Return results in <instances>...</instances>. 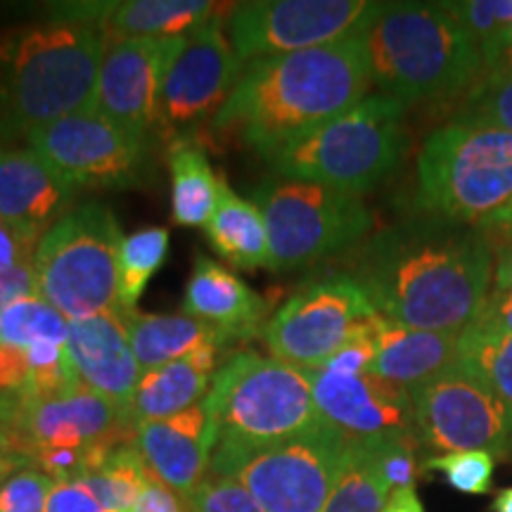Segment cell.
<instances>
[{
  "mask_svg": "<svg viewBox=\"0 0 512 512\" xmlns=\"http://www.w3.org/2000/svg\"><path fill=\"white\" fill-rule=\"evenodd\" d=\"M494 264L482 233L437 219L377 235L354 278L387 320L463 335L489 299Z\"/></svg>",
  "mask_w": 512,
  "mask_h": 512,
  "instance_id": "6da1fadb",
  "label": "cell"
},
{
  "mask_svg": "<svg viewBox=\"0 0 512 512\" xmlns=\"http://www.w3.org/2000/svg\"><path fill=\"white\" fill-rule=\"evenodd\" d=\"M370 86L366 38L358 31L330 46L245 64L214 126L266 157L349 112Z\"/></svg>",
  "mask_w": 512,
  "mask_h": 512,
  "instance_id": "7a4b0ae2",
  "label": "cell"
},
{
  "mask_svg": "<svg viewBox=\"0 0 512 512\" xmlns=\"http://www.w3.org/2000/svg\"><path fill=\"white\" fill-rule=\"evenodd\" d=\"M107 36L88 19L0 31V143L86 112Z\"/></svg>",
  "mask_w": 512,
  "mask_h": 512,
  "instance_id": "3957f363",
  "label": "cell"
},
{
  "mask_svg": "<svg viewBox=\"0 0 512 512\" xmlns=\"http://www.w3.org/2000/svg\"><path fill=\"white\" fill-rule=\"evenodd\" d=\"M216 422L209 475L233 477L264 448L323 425L309 370L273 356L240 351L219 368L207 394Z\"/></svg>",
  "mask_w": 512,
  "mask_h": 512,
  "instance_id": "277c9868",
  "label": "cell"
},
{
  "mask_svg": "<svg viewBox=\"0 0 512 512\" xmlns=\"http://www.w3.org/2000/svg\"><path fill=\"white\" fill-rule=\"evenodd\" d=\"M363 38L373 83L403 105L456 98L482 79V53L444 3H384Z\"/></svg>",
  "mask_w": 512,
  "mask_h": 512,
  "instance_id": "5b68a950",
  "label": "cell"
},
{
  "mask_svg": "<svg viewBox=\"0 0 512 512\" xmlns=\"http://www.w3.org/2000/svg\"><path fill=\"white\" fill-rule=\"evenodd\" d=\"M406 105L384 93L368 95L306 136L264 157L278 178L323 183L347 192H366L401 162Z\"/></svg>",
  "mask_w": 512,
  "mask_h": 512,
  "instance_id": "8992f818",
  "label": "cell"
},
{
  "mask_svg": "<svg viewBox=\"0 0 512 512\" xmlns=\"http://www.w3.org/2000/svg\"><path fill=\"white\" fill-rule=\"evenodd\" d=\"M512 197V133L463 121L437 128L418 157V204L439 221L484 226Z\"/></svg>",
  "mask_w": 512,
  "mask_h": 512,
  "instance_id": "52a82bcc",
  "label": "cell"
},
{
  "mask_svg": "<svg viewBox=\"0 0 512 512\" xmlns=\"http://www.w3.org/2000/svg\"><path fill=\"white\" fill-rule=\"evenodd\" d=\"M117 216L102 202L69 209L34 252L38 294L67 320L119 309Z\"/></svg>",
  "mask_w": 512,
  "mask_h": 512,
  "instance_id": "ba28073f",
  "label": "cell"
},
{
  "mask_svg": "<svg viewBox=\"0 0 512 512\" xmlns=\"http://www.w3.org/2000/svg\"><path fill=\"white\" fill-rule=\"evenodd\" d=\"M254 200L266 219L273 271L325 259L354 245L373 223L361 195L323 183L275 176Z\"/></svg>",
  "mask_w": 512,
  "mask_h": 512,
  "instance_id": "9c48e42d",
  "label": "cell"
},
{
  "mask_svg": "<svg viewBox=\"0 0 512 512\" xmlns=\"http://www.w3.org/2000/svg\"><path fill=\"white\" fill-rule=\"evenodd\" d=\"M377 316L354 275L332 273L294 292L268 318L261 337L273 358L313 370L363 335Z\"/></svg>",
  "mask_w": 512,
  "mask_h": 512,
  "instance_id": "30bf717a",
  "label": "cell"
},
{
  "mask_svg": "<svg viewBox=\"0 0 512 512\" xmlns=\"http://www.w3.org/2000/svg\"><path fill=\"white\" fill-rule=\"evenodd\" d=\"M384 3L370 0H254L226 15V34L242 64L330 46L358 34Z\"/></svg>",
  "mask_w": 512,
  "mask_h": 512,
  "instance_id": "8fae6325",
  "label": "cell"
},
{
  "mask_svg": "<svg viewBox=\"0 0 512 512\" xmlns=\"http://www.w3.org/2000/svg\"><path fill=\"white\" fill-rule=\"evenodd\" d=\"M411 396L420 446L439 453L489 451L512 460V408L460 363Z\"/></svg>",
  "mask_w": 512,
  "mask_h": 512,
  "instance_id": "7c38bea8",
  "label": "cell"
},
{
  "mask_svg": "<svg viewBox=\"0 0 512 512\" xmlns=\"http://www.w3.org/2000/svg\"><path fill=\"white\" fill-rule=\"evenodd\" d=\"M349 439L323 422L311 432L264 448L238 467L261 512H323L342 470Z\"/></svg>",
  "mask_w": 512,
  "mask_h": 512,
  "instance_id": "4fadbf2b",
  "label": "cell"
},
{
  "mask_svg": "<svg viewBox=\"0 0 512 512\" xmlns=\"http://www.w3.org/2000/svg\"><path fill=\"white\" fill-rule=\"evenodd\" d=\"M226 15L174 36L159 88L157 124L169 131L200 124L219 114L238 83L242 64L226 34Z\"/></svg>",
  "mask_w": 512,
  "mask_h": 512,
  "instance_id": "5bb4252c",
  "label": "cell"
},
{
  "mask_svg": "<svg viewBox=\"0 0 512 512\" xmlns=\"http://www.w3.org/2000/svg\"><path fill=\"white\" fill-rule=\"evenodd\" d=\"M24 140L76 190L126 188L145 164L143 138L88 110L36 128Z\"/></svg>",
  "mask_w": 512,
  "mask_h": 512,
  "instance_id": "9a60e30c",
  "label": "cell"
},
{
  "mask_svg": "<svg viewBox=\"0 0 512 512\" xmlns=\"http://www.w3.org/2000/svg\"><path fill=\"white\" fill-rule=\"evenodd\" d=\"M320 418L349 441L415 437L413 396L406 389L368 373L309 370ZM418 439V437H415Z\"/></svg>",
  "mask_w": 512,
  "mask_h": 512,
  "instance_id": "2e32d148",
  "label": "cell"
},
{
  "mask_svg": "<svg viewBox=\"0 0 512 512\" xmlns=\"http://www.w3.org/2000/svg\"><path fill=\"white\" fill-rule=\"evenodd\" d=\"M174 38H121L102 57L88 112L112 121L133 136L157 126L159 88Z\"/></svg>",
  "mask_w": 512,
  "mask_h": 512,
  "instance_id": "e0dca14e",
  "label": "cell"
},
{
  "mask_svg": "<svg viewBox=\"0 0 512 512\" xmlns=\"http://www.w3.org/2000/svg\"><path fill=\"white\" fill-rule=\"evenodd\" d=\"M17 453L31 458L50 448H86L110 437H136V427L112 401L88 387L72 389L50 399H31L10 425Z\"/></svg>",
  "mask_w": 512,
  "mask_h": 512,
  "instance_id": "ac0fdd59",
  "label": "cell"
},
{
  "mask_svg": "<svg viewBox=\"0 0 512 512\" xmlns=\"http://www.w3.org/2000/svg\"><path fill=\"white\" fill-rule=\"evenodd\" d=\"M133 446L152 477L188 498L209 475L216 446V422L207 401L171 418L136 427Z\"/></svg>",
  "mask_w": 512,
  "mask_h": 512,
  "instance_id": "d6986e66",
  "label": "cell"
},
{
  "mask_svg": "<svg viewBox=\"0 0 512 512\" xmlns=\"http://www.w3.org/2000/svg\"><path fill=\"white\" fill-rule=\"evenodd\" d=\"M74 192L31 147L0 143V221L29 247L67 214Z\"/></svg>",
  "mask_w": 512,
  "mask_h": 512,
  "instance_id": "ffe728a7",
  "label": "cell"
},
{
  "mask_svg": "<svg viewBox=\"0 0 512 512\" xmlns=\"http://www.w3.org/2000/svg\"><path fill=\"white\" fill-rule=\"evenodd\" d=\"M67 356L83 387L126 413L143 368L133 354L124 311L69 320Z\"/></svg>",
  "mask_w": 512,
  "mask_h": 512,
  "instance_id": "44dd1931",
  "label": "cell"
},
{
  "mask_svg": "<svg viewBox=\"0 0 512 512\" xmlns=\"http://www.w3.org/2000/svg\"><path fill=\"white\" fill-rule=\"evenodd\" d=\"M183 309L188 316L226 332L230 342L264 335L268 323L264 299L240 275L207 256L195 261L185 285Z\"/></svg>",
  "mask_w": 512,
  "mask_h": 512,
  "instance_id": "7402d4cb",
  "label": "cell"
},
{
  "mask_svg": "<svg viewBox=\"0 0 512 512\" xmlns=\"http://www.w3.org/2000/svg\"><path fill=\"white\" fill-rule=\"evenodd\" d=\"M456 332L413 330L384 316L375 325V358L370 373L415 392L458 363Z\"/></svg>",
  "mask_w": 512,
  "mask_h": 512,
  "instance_id": "603a6c76",
  "label": "cell"
},
{
  "mask_svg": "<svg viewBox=\"0 0 512 512\" xmlns=\"http://www.w3.org/2000/svg\"><path fill=\"white\" fill-rule=\"evenodd\" d=\"M216 356H219V349L207 347L181 361L145 370L126 408V420L138 427L143 422L171 418L202 403L219 373Z\"/></svg>",
  "mask_w": 512,
  "mask_h": 512,
  "instance_id": "cb8c5ba5",
  "label": "cell"
},
{
  "mask_svg": "<svg viewBox=\"0 0 512 512\" xmlns=\"http://www.w3.org/2000/svg\"><path fill=\"white\" fill-rule=\"evenodd\" d=\"M128 339H131L133 354H136L140 368L152 370L166 363L181 361V358L195 354L207 347H223L230 339L226 332L192 318L188 313H124Z\"/></svg>",
  "mask_w": 512,
  "mask_h": 512,
  "instance_id": "d4e9b609",
  "label": "cell"
},
{
  "mask_svg": "<svg viewBox=\"0 0 512 512\" xmlns=\"http://www.w3.org/2000/svg\"><path fill=\"white\" fill-rule=\"evenodd\" d=\"M230 5L207 0H128L110 3L100 10L102 34L121 38H174L185 36L211 17H219Z\"/></svg>",
  "mask_w": 512,
  "mask_h": 512,
  "instance_id": "484cf974",
  "label": "cell"
},
{
  "mask_svg": "<svg viewBox=\"0 0 512 512\" xmlns=\"http://www.w3.org/2000/svg\"><path fill=\"white\" fill-rule=\"evenodd\" d=\"M211 247L235 268H271L266 219L256 202L235 195L228 183H221V200L207 223Z\"/></svg>",
  "mask_w": 512,
  "mask_h": 512,
  "instance_id": "4316f807",
  "label": "cell"
},
{
  "mask_svg": "<svg viewBox=\"0 0 512 512\" xmlns=\"http://www.w3.org/2000/svg\"><path fill=\"white\" fill-rule=\"evenodd\" d=\"M171 214L174 223L188 228H207L221 200V178L211 169L200 145L176 140L169 150Z\"/></svg>",
  "mask_w": 512,
  "mask_h": 512,
  "instance_id": "83f0119b",
  "label": "cell"
},
{
  "mask_svg": "<svg viewBox=\"0 0 512 512\" xmlns=\"http://www.w3.org/2000/svg\"><path fill=\"white\" fill-rule=\"evenodd\" d=\"M392 486L382 475L375 441H349L323 512H382Z\"/></svg>",
  "mask_w": 512,
  "mask_h": 512,
  "instance_id": "f1b7e54d",
  "label": "cell"
},
{
  "mask_svg": "<svg viewBox=\"0 0 512 512\" xmlns=\"http://www.w3.org/2000/svg\"><path fill=\"white\" fill-rule=\"evenodd\" d=\"M147 479L150 472L131 441L112 448L98 465L83 472L74 482L86 486L107 512H133L143 496Z\"/></svg>",
  "mask_w": 512,
  "mask_h": 512,
  "instance_id": "f546056e",
  "label": "cell"
},
{
  "mask_svg": "<svg viewBox=\"0 0 512 512\" xmlns=\"http://www.w3.org/2000/svg\"><path fill=\"white\" fill-rule=\"evenodd\" d=\"M169 240V230L162 226L140 228L124 235L119 249V309L124 313L136 311L152 275L166 261Z\"/></svg>",
  "mask_w": 512,
  "mask_h": 512,
  "instance_id": "4dcf8cb0",
  "label": "cell"
},
{
  "mask_svg": "<svg viewBox=\"0 0 512 512\" xmlns=\"http://www.w3.org/2000/svg\"><path fill=\"white\" fill-rule=\"evenodd\" d=\"M458 363L482 377L512 408V332L467 328L460 335Z\"/></svg>",
  "mask_w": 512,
  "mask_h": 512,
  "instance_id": "1f68e13d",
  "label": "cell"
},
{
  "mask_svg": "<svg viewBox=\"0 0 512 512\" xmlns=\"http://www.w3.org/2000/svg\"><path fill=\"white\" fill-rule=\"evenodd\" d=\"M67 328L69 320L41 294H34V297H24L10 304L0 313V344L27 351L31 344L43 342V339L67 342Z\"/></svg>",
  "mask_w": 512,
  "mask_h": 512,
  "instance_id": "d6a6232c",
  "label": "cell"
},
{
  "mask_svg": "<svg viewBox=\"0 0 512 512\" xmlns=\"http://www.w3.org/2000/svg\"><path fill=\"white\" fill-rule=\"evenodd\" d=\"M444 5L477 43L482 62L496 53L512 29V0H458Z\"/></svg>",
  "mask_w": 512,
  "mask_h": 512,
  "instance_id": "836d02e7",
  "label": "cell"
},
{
  "mask_svg": "<svg viewBox=\"0 0 512 512\" xmlns=\"http://www.w3.org/2000/svg\"><path fill=\"white\" fill-rule=\"evenodd\" d=\"M453 121L512 133V74H484L465 93Z\"/></svg>",
  "mask_w": 512,
  "mask_h": 512,
  "instance_id": "e575fe53",
  "label": "cell"
},
{
  "mask_svg": "<svg viewBox=\"0 0 512 512\" xmlns=\"http://www.w3.org/2000/svg\"><path fill=\"white\" fill-rule=\"evenodd\" d=\"M496 456L489 451H456L425 458L420 470L439 472L451 489L467 496H486L494 489Z\"/></svg>",
  "mask_w": 512,
  "mask_h": 512,
  "instance_id": "d590c367",
  "label": "cell"
},
{
  "mask_svg": "<svg viewBox=\"0 0 512 512\" xmlns=\"http://www.w3.org/2000/svg\"><path fill=\"white\" fill-rule=\"evenodd\" d=\"M188 512H261L252 494L233 477L207 475L185 498Z\"/></svg>",
  "mask_w": 512,
  "mask_h": 512,
  "instance_id": "8d00e7d4",
  "label": "cell"
},
{
  "mask_svg": "<svg viewBox=\"0 0 512 512\" xmlns=\"http://www.w3.org/2000/svg\"><path fill=\"white\" fill-rule=\"evenodd\" d=\"M53 479L36 467H24L0 486V512H46Z\"/></svg>",
  "mask_w": 512,
  "mask_h": 512,
  "instance_id": "74e56055",
  "label": "cell"
},
{
  "mask_svg": "<svg viewBox=\"0 0 512 512\" xmlns=\"http://www.w3.org/2000/svg\"><path fill=\"white\" fill-rule=\"evenodd\" d=\"M46 512H107L79 482H55Z\"/></svg>",
  "mask_w": 512,
  "mask_h": 512,
  "instance_id": "f35d334b",
  "label": "cell"
},
{
  "mask_svg": "<svg viewBox=\"0 0 512 512\" xmlns=\"http://www.w3.org/2000/svg\"><path fill=\"white\" fill-rule=\"evenodd\" d=\"M38 294L34 259L24 261L12 268V271L0 273V313L8 309L10 304L19 302L24 297H34Z\"/></svg>",
  "mask_w": 512,
  "mask_h": 512,
  "instance_id": "ab89813d",
  "label": "cell"
},
{
  "mask_svg": "<svg viewBox=\"0 0 512 512\" xmlns=\"http://www.w3.org/2000/svg\"><path fill=\"white\" fill-rule=\"evenodd\" d=\"M470 328L489 332H512V294L494 290Z\"/></svg>",
  "mask_w": 512,
  "mask_h": 512,
  "instance_id": "60d3db41",
  "label": "cell"
},
{
  "mask_svg": "<svg viewBox=\"0 0 512 512\" xmlns=\"http://www.w3.org/2000/svg\"><path fill=\"white\" fill-rule=\"evenodd\" d=\"M133 512H188V510H185V503H181V496H178L176 491H171L169 486L157 482V479L150 475L143 489V496H140V501Z\"/></svg>",
  "mask_w": 512,
  "mask_h": 512,
  "instance_id": "b9f144b4",
  "label": "cell"
},
{
  "mask_svg": "<svg viewBox=\"0 0 512 512\" xmlns=\"http://www.w3.org/2000/svg\"><path fill=\"white\" fill-rule=\"evenodd\" d=\"M34 247H29L8 223L0 221V273L12 271V268L34 259Z\"/></svg>",
  "mask_w": 512,
  "mask_h": 512,
  "instance_id": "7bdbcfd3",
  "label": "cell"
},
{
  "mask_svg": "<svg viewBox=\"0 0 512 512\" xmlns=\"http://www.w3.org/2000/svg\"><path fill=\"white\" fill-rule=\"evenodd\" d=\"M382 512H425V505H422L415 489H399L392 491V496L384 503Z\"/></svg>",
  "mask_w": 512,
  "mask_h": 512,
  "instance_id": "ee69618b",
  "label": "cell"
},
{
  "mask_svg": "<svg viewBox=\"0 0 512 512\" xmlns=\"http://www.w3.org/2000/svg\"><path fill=\"white\" fill-rule=\"evenodd\" d=\"M484 74H512V29L505 41L496 48V53L484 62Z\"/></svg>",
  "mask_w": 512,
  "mask_h": 512,
  "instance_id": "f6af8a7d",
  "label": "cell"
},
{
  "mask_svg": "<svg viewBox=\"0 0 512 512\" xmlns=\"http://www.w3.org/2000/svg\"><path fill=\"white\" fill-rule=\"evenodd\" d=\"M494 285L498 292L512 294V245L498 252L494 264Z\"/></svg>",
  "mask_w": 512,
  "mask_h": 512,
  "instance_id": "bcb514c9",
  "label": "cell"
},
{
  "mask_svg": "<svg viewBox=\"0 0 512 512\" xmlns=\"http://www.w3.org/2000/svg\"><path fill=\"white\" fill-rule=\"evenodd\" d=\"M24 467H31V463L24 456H17V453H0V486L8 482L15 472L24 470Z\"/></svg>",
  "mask_w": 512,
  "mask_h": 512,
  "instance_id": "7dc6e473",
  "label": "cell"
},
{
  "mask_svg": "<svg viewBox=\"0 0 512 512\" xmlns=\"http://www.w3.org/2000/svg\"><path fill=\"white\" fill-rule=\"evenodd\" d=\"M484 228H501L505 233H512V197L505 207L498 209L496 214L484 223Z\"/></svg>",
  "mask_w": 512,
  "mask_h": 512,
  "instance_id": "c3c4849f",
  "label": "cell"
},
{
  "mask_svg": "<svg viewBox=\"0 0 512 512\" xmlns=\"http://www.w3.org/2000/svg\"><path fill=\"white\" fill-rule=\"evenodd\" d=\"M491 512H512V486L498 491L494 498V505H491Z\"/></svg>",
  "mask_w": 512,
  "mask_h": 512,
  "instance_id": "681fc988",
  "label": "cell"
},
{
  "mask_svg": "<svg viewBox=\"0 0 512 512\" xmlns=\"http://www.w3.org/2000/svg\"><path fill=\"white\" fill-rule=\"evenodd\" d=\"M0 453H17L15 437H12V432L3 425V422H0ZM17 456H19V453H17Z\"/></svg>",
  "mask_w": 512,
  "mask_h": 512,
  "instance_id": "f907efd6",
  "label": "cell"
},
{
  "mask_svg": "<svg viewBox=\"0 0 512 512\" xmlns=\"http://www.w3.org/2000/svg\"><path fill=\"white\" fill-rule=\"evenodd\" d=\"M0 422H3V425L8 427V413H5V406H3V401H0Z\"/></svg>",
  "mask_w": 512,
  "mask_h": 512,
  "instance_id": "816d5d0a",
  "label": "cell"
}]
</instances>
